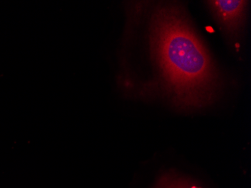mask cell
Returning <instances> with one entry per match:
<instances>
[{"label":"cell","instance_id":"cell-1","mask_svg":"<svg viewBox=\"0 0 251 188\" xmlns=\"http://www.w3.org/2000/svg\"><path fill=\"white\" fill-rule=\"evenodd\" d=\"M148 51L154 88L180 108H198L215 101L222 78L206 45L177 2H161L151 14Z\"/></svg>","mask_w":251,"mask_h":188},{"label":"cell","instance_id":"cell-2","mask_svg":"<svg viewBox=\"0 0 251 188\" xmlns=\"http://www.w3.org/2000/svg\"><path fill=\"white\" fill-rule=\"evenodd\" d=\"M205 5L224 36L232 44L240 38L248 11V1L211 0Z\"/></svg>","mask_w":251,"mask_h":188},{"label":"cell","instance_id":"cell-3","mask_svg":"<svg viewBox=\"0 0 251 188\" xmlns=\"http://www.w3.org/2000/svg\"><path fill=\"white\" fill-rule=\"evenodd\" d=\"M159 188H187L186 182L180 180H168L162 181Z\"/></svg>","mask_w":251,"mask_h":188},{"label":"cell","instance_id":"cell-4","mask_svg":"<svg viewBox=\"0 0 251 188\" xmlns=\"http://www.w3.org/2000/svg\"><path fill=\"white\" fill-rule=\"evenodd\" d=\"M197 188V187L193 186V187H191V188Z\"/></svg>","mask_w":251,"mask_h":188}]
</instances>
